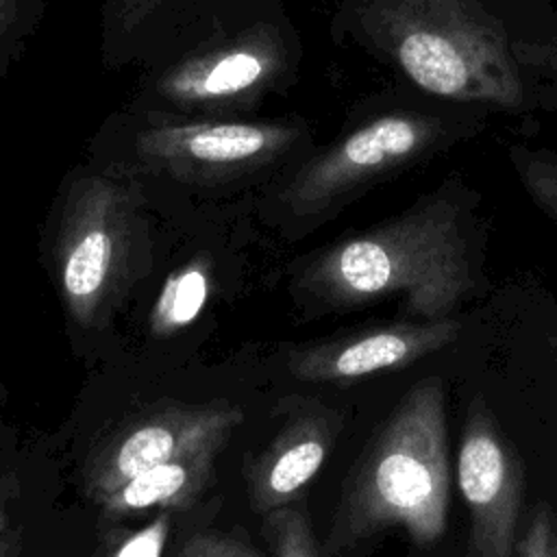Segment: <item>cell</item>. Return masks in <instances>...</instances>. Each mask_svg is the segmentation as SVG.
I'll list each match as a JSON object with an SVG mask.
<instances>
[{"label": "cell", "instance_id": "cell-1", "mask_svg": "<svg viewBox=\"0 0 557 557\" xmlns=\"http://www.w3.org/2000/svg\"><path fill=\"white\" fill-rule=\"evenodd\" d=\"M337 26L413 91L492 115L557 113V85L520 61L557 35L550 0H342Z\"/></svg>", "mask_w": 557, "mask_h": 557}, {"label": "cell", "instance_id": "cell-2", "mask_svg": "<svg viewBox=\"0 0 557 557\" xmlns=\"http://www.w3.org/2000/svg\"><path fill=\"white\" fill-rule=\"evenodd\" d=\"M481 194L459 174L400 213L318 250L298 289L320 309H357L398 298L400 318L444 320L485 285Z\"/></svg>", "mask_w": 557, "mask_h": 557}, {"label": "cell", "instance_id": "cell-3", "mask_svg": "<svg viewBox=\"0 0 557 557\" xmlns=\"http://www.w3.org/2000/svg\"><path fill=\"white\" fill-rule=\"evenodd\" d=\"M444 400L442 379L426 376L392 409L348 479L326 557L385 529H403L418 546L444 535L450 494Z\"/></svg>", "mask_w": 557, "mask_h": 557}, {"label": "cell", "instance_id": "cell-4", "mask_svg": "<svg viewBox=\"0 0 557 557\" xmlns=\"http://www.w3.org/2000/svg\"><path fill=\"white\" fill-rule=\"evenodd\" d=\"M490 115L400 85L307 159L283 189L281 205L298 224L324 222L370 187L474 139L487 128Z\"/></svg>", "mask_w": 557, "mask_h": 557}, {"label": "cell", "instance_id": "cell-5", "mask_svg": "<svg viewBox=\"0 0 557 557\" xmlns=\"http://www.w3.org/2000/svg\"><path fill=\"white\" fill-rule=\"evenodd\" d=\"M128 239V200L104 178L78 181L67 198L57 242L63 302L81 324H94L113 298Z\"/></svg>", "mask_w": 557, "mask_h": 557}, {"label": "cell", "instance_id": "cell-6", "mask_svg": "<svg viewBox=\"0 0 557 557\" xmlns=\"http://www.w3.org/2000/svg\"><path fill=\"white\" fill-rule=\"evenodd\" d=\"M457 485L470 513L463 557H513L524 466L481 398L468 407L461 429Z\"/></svg>", "mask_w": 557, "mask_h": 557}, {"label": "cell", "instance_id": "cell-7", "mask_svg": "<svg viewBox=\"0 0 557 557\" xmlns=\"http://www.w3.org/2000/svg\"><path fill=\"white\" fill-rule=\"evenodd\" d=\"M244 413L233 405L168 407L122 429L87 468V490L100 500L135 474L200 453L220 450Z\"/></svg>", "mask_w": 557, "mask_h": 557}, {"label": "cell", "instance_id": "cell-8", "mask_svg": "<svg viewBox=\"0 0 557 557\" xmlns=\"http://www.w3.org/2000/svg\"><path fill=\"white\" fill-rule=\"evenodd\" d=\"M459 318L389 320L294 350L289 370L300 381L337 383L405 370L461 337Z\"/></svg>", "mask_w": 557, "mask_h": 557}, {"label": "cell", "instance_id": "cell-9", "mask_svg": "<svg viewBox=\"0 0 557 557\" xmlns=\"http://www.w3.org/2000/svg\"><path fill=\"white\" fill-rule=\"evenodd\" d=\"M292 124L265 122H176L139 133L137 152L178 174H222L281 157L302 139Z\"/></svg>", "mask_w": 557, "mask_h": 557}, {"label": "cell", "instance_id": "cell-10", "mask_svg": "<svg viewBox=\"0 0 557 557\" xmlns=\"http://www.w3.org/2000/svg\"><path fill=\"white\" fill-rule=\"evenodd\" d=\"M283 65L281 39L268 28L244 30L170 67L159 81V91L165 100L187 107L228 104L257 96Z\"/></svg>", "mask_w": 557, "mask_h": 557}, {"label": "cell", "instance_id": "cell-11", "mask_svg": "<svg viewBox=\"0 0 557 557\" xmlns=\"http://www.w3.org/2000/svg\"><path fill=\"white\" fill-rule=\"evenodd\" d=\"M339 418L331 409L311 407L289 420L250 472L252 507L265 513L283 509L326 461Z\"/></svg>", "mask_w": 557, "mask_h": 557}, {"label": "cell", "instance_id": "cell-12", "mask_svg": "<svg viewBox=\"0 0 557 557\" xmlns=\"http://www.w3.org/2000/svg\"><path fill=\"white\" fill-rule=\"evenodd\" d=\"M220 450H200L144 470L98 503L107 513H131L150 507L189 505L207 485Z\"/></svg>", "mask_w": 557, "mask_h": 557}, {"label": "cell", "instance_id": "cell-13", "mask_svg": "<svg viewBox=\"0 0 557 557\" xmlns=\"http://www.w3.org/2000/svg\"><path fill=\"white\" fill-rule=\"evenodd\" d=\"M207 296L209 263L194 259L165 278L150 315V329L157 335H170L187 326L205 307Z\"/></svg>", "mask_w": 557, "mask_h": 557}, {"label": "cell", "instance_id": "cell-14", "mask_svg": "<svg viewBox=\"0 0 557 557\" xmlns=\"http://www.w3.org/2000/svg\"><path fill=\"white\" fill-rule=\"evenodd\" d=\"M507 159L531 202L557 224V150L518 141L507 146Z\"/></svg>", "mask_w": 557, "mask_h": 557}, {"label": "cell", "instance_id": "cell-15", "mask_svg": "<svg viewBox=\"0 0 557 557\" xmlns=\"http://www.w3.org/2000/svg\"><path fill=\"white\" fill-rule=\"evenodd\" d=\"M272 557H326L309 520L298 509H276L265 518Z\"/></svg>", "mask_w": 557, "mask_h": 557}, {"label": "cell", "instance_id": "cell-16", "mask_svg": "<svg viewBox=\"0 0 557 557\" xmlns=\"http://www.w3.org/2000/svg\"><path fill=\"white\" fill-rule=\"evenodd\" d=\"M513 557H557V516L550 507L533 511Z\"/></svg>", "mask_w": 557, "mask_h": 557}, {"label": "cell", "instance_id": "cell-17", "mask_svg": "<svg viewBox=\"0 0 557 557\" xmlns=\"http://www.w3.org/2000/svg\"><path fill=\"white\" fill-rule=\"evenodd\" d=\"M181 557H259V553L235 537L209 533L194 537Z\"/></svg>", "mask_w": 557, "mask_h": 557}, {"label": "cell", "instance_id": "cell-18", "mask_svg": "<svg viewBox=\"0 0 557 557\" xmlns=\"http://www.w3.org/2000/svg\"><path fill=\"white\" fill-rule=\"evenodd\" d=\"M165 529H168V522L161 516L152 527H146L144 531L133 535L117 550L115 557H159L161 546H163V537H165Z\"/></svg>", "mask_w": 557, "mask_h": 557}, {"label": "cell", "instance_id": "cell-19", "mask_svg": "<svg viewBox=\"0 0 557 557\" xmlns=\"http://www.w3.org/2000/svg\"><path fill=\"white\" fill-rule=\"evenodd\" d=\"M520 61L557 85V35L546 41L524 46L520 50Z\"/></svg>", "mask_w": 557, "mask_h": 557}, {"label": "cell", "instance_id": "cell-20", "mask_svg": "<svg viewBox=\"0 0 557 557\" xmlns=\"http://www.w3.org/2000/svg\"><path fill=\"white\" fill-rule=\"evenodd\" d=\"M161 2H165V0H113L111 13H113V20L117 22V26L133 28L141 20H146Z\"/></svg>", "mask_w": 557, "mask_h": 557}, {"label": "cell", "instance_id": "cell-21", "mask_svg": "<svg viewBox=\"0 0 557 557\" xmlns=\"http://www.w3.org/2000/svg\"><path fill=\"white\" fill-rule=\"evenodd\" d=\"M0 557H20V537L9 518L2 487H0Z\"/></svg>", "mask_w": 557, "mask_h": 557}, {"label": "cell", "instance_id": "cell-22", "mask_svg": "<svg viewBox=\"0 0 557 557\" xmlns=\"http://www.w3.org/2000/svg\"><path fill=\"white\" fill-rule=\"evenodd\" d=\"M15 13V0H0V33L9 26Z\"/></svg>", "mask_w": 557, "mask_h": 557}, {"label": "cell", "instance_id": "cell-23", "mask_svg": "<svg viewBox=\"0 0 557 557\" xmlns=\"http://www.w3.org/2000/svg\"><path fill=\"white\" fill-rule=\"evenodd\" d=\"M553 352H555V361H557V342L553 344Z\"/></svg>", "mask_w": 557, "mask_h": 557}]
</instances>
